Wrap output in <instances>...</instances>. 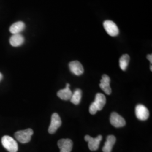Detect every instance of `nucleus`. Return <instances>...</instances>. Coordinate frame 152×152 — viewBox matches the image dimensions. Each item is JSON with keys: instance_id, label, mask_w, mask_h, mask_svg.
<instances>
[{"instance_id": "1", "label": "nucleus", "mask_w": 152, "mask_h": 152, "mask_svg": "<svg viewBox=\"0 0 152 152\" xmlns=\"http://www.w3.org/2000/svg\"><path fill=\"white\" fill-rule=\"evenodd\" d=\"M106 103V98L102 93H98L95 96V101L91 104L89 112L91 114H95L98 111L102 110Z\"/></svg>"}, {"instance_id": "2", "label": "nucleus", "mask_w": 152, "mask_h": 152, "mask_svg": "<svg viewBox=\"0 0 152 152\" xmlns=\"http://www.w3.org/2000/svg\"><path fill=\"white\" fill-rule=\"evenodd\" d=\"M3 147L9 152H17L18 150V143L11 136L5 135L1 139Z\"/></svg>"}, {"instance_id": "3", "label": "nucleus", "mask_w": 152, "mask_h": 152, "mask_svg": "<svg viewBox=\"0 0 152 152\" xmlns=\"http://www.w3.org/2000/svg\"><path fill=\"white\" fill-rule=\"evenodd\" d=\"M33 134V131L31 129H27L24 130L18 131L15 133V137L17 140L25 144L29 142Z\"/></svg>"}, {"instance_id": "4", "label": "nucleus", "mask_w": 152, "mask_h": 152, "mask_svg": "<svg viewBox=\"0 0 152 152\" xmlns=\"http://www.w3.org/2000/svg\"><path fill=\"white\" fill-rule=\"evenodd\" d=\"M103 26L105 31L109 36L115 37L119 34V29L114 22L112 20H105L103 23Z\"/></svg>"}, {"instance_id": "5", "label": "nucleus", "mask_w": 152, "mask_h": 152, "mask_svg": "<svg viewBox=\"0 0 152 152\" xmlns=\"http://www.w3.org/2000/svg\"><path fill=\"white\" fill-rule=\"evenodd\" d=\"M61 125V120L59 114L56 113H54L52 114L51 124L49 126V133L53 134L56 132L57 130L60 127Z\"/></svg>"}, {"instance_id": "6", "label": "nucleus", "mask_w": 152, "mask_h": 152, "mask_svg": "<svg viewBox=\"0 0 152 152\" xmlns=\"http://www.w3.org/2000/svg\"><path fill=\"white\" fill-rule=\"evenodd\" d=\"M85 141L88 142V146L90 151H95L98 150L100 141L102 140V136L99 135L95 138L92 137L89 135H86L85 137Z\"/></svg>"}, {"instance_id": "7", "label": "nucleus", "mask_w": 152, "mask_h": 152, "mask_svg": "<svg viewBox=\"0 0 152 152\" xmlns=\"http://www.w3.org/2000/svg\"><path fill=\"white\" fill-rule=\"evenodd\" d=\"M110 122L115 127H124L126 125L125 119L116 112H113L110 116Z\"/></svg>"}, {"instance_id": "8", "label": "nucleus", "mask_w": 152, "mask_h": 152, "mask_svg": "<svg viewBox=\"0 0 152 152\" xmlns=\"http://www.w3.org/2000/svg\"><path fill=\"white\" fill-rule=\"evenodd\" d=\"M136 117L141 121L147 120L149 116V112L147 107L142 104H139L135 108Z\"/></svg>"}, {"instance_id": "9", "label": "nucleus", "mask_w": 152, "mask_h": 152, "mask_svg": "<svg viewBox=\"0 0 152 152\" xmlns=\"http://www.w3.org/2000/svg\"><path fill=\"white\" fill-rule=\"evenodd\" d=\"M60 152H71L73 148V142L69 139H62L58 142Z\"/></svg>"}, {"instance_id": "10", "label": "nucleus", "mask_w": 152, "mask_h": 152, "mask_svg": "<svg viewBox=\"0 0 152 152\" xmlns=\"http://www.w3.org/2000/svg\"><path fill=\"white\" fill-rule=\"evenodd\" d=\"M69 68L72 73L76 76H80L83 73V67L78 61H73L69 64Z\"/></svg>"}, {"instance_id": "11", "label": "nucleus", "mask_w": 152, "mask_h": 152, "mask_svg": "<svg viewBox=\"0 0 152 152\" xmlns=\"http://www.w3.org/2000/svg\"><path fill=\"white\" fill-rule=\"evenodd\" d=\"M110 79L109 77L107 75H104L102 76V78L99 85L100 87L107 95H110L112 92V89L110 86Z\"/></svg>"}, {"instance_id": "12", "label": "nucleus", "mask_w": 152, "mask_h": 152, "mask_svg": "<svg viewBox=\"0 0 152 152\" xmlns=\"http://www.w3.org/2000/svg\"><path fill=\"white\" fill-rule=\"evenodd\" d=\"M69 87H70V85L69 83H66L65 88L61 89L57 93L58 96L64 100H70L71 96L72 95V92L71 89L69 88Z\"/></svg>"}, {"instance_id": "13", "label": "nucleus", "mask_w": 152, "mask_h": 152, "mask_svg": "<svg viewBox=\"0 0 152 152\" xmlns=\"http://www.w3.org/2000/svg\"><path fill=\"white\" fill-rule=\"evenodd\" d=\"M116 141V138L113 135H109L104 144L102 151L103 152H111Z\"/></svg>"}, {"instance_id": "14", "label": "nucleus", "mask_w": 152, "mask_h": 152, "mask_svg": "<svg viewBox=\"0 0 152 152\" xmlns=\"http://www.w3.org/2000/svg\"><path fill=\"white\" fill-rule=\"evenodd\" d=\"M24 42V38L21 34H13L10 38V43L12 46L18 47L22 45Z\"/></svg>"}, {"instance_id": "15", "label": "nucleus", "mask_w": 152, "mask_h": 152, "mask_svg": "<svg viewBox=\"0 0 152 152\" xmlns=\"http://www.w3.org/2000/svg\"><path fill=\"white\" fill-rule=\"evenodd\" d=\"M26 25L23 22H17L11 25L10 28V32L13 34H18L22 32L25 29Z\"/></svg>"}, {"instance_id": "16", "label": "nucleus", "mask_w": 152, "mask_h": 152, "mask_svg": "<svg viewBox=\"0 0 152 152\" xmlns=\"http://www.w3.org/2000/svg\"><path fill=\"white\" fill-rule=\"evenodd\" d=\"M81 98V90L78 88V89H76L73 93H72V95L70 99V100L72 103L75 105H78L80 103Z\"/></svg>"}, {"instance_id": "17", "label": "nucleus", "mask_w": 152, "mask_h": 152, "mask_svg": "<svg viewBox=\"0 0 152 152\" xmlns=\"http://www.w3.org/2000/svg\"><path fill=\"white\" fill-rule=\"evenodd\" d=\"M130 61V56L129 55H123L120 58L119 64L121 69L122 71H126Z\"/></svg>"}, {"instance_id": "18", "label": "nucleus", "mask_w": 152, "mask_h": 152, "mask_svg": "<svg viewBox=\"0 0 152 152\" xmlns=\"http://www.w3.org/2000/svg\"><path fill=\"white\" fill-rule=\"evenodd\" d=\"M147 59L149 60L150 63L152 64V54H149L147 55Z\"/></svg>"}, {"instance_id": "19", "label": "nucleus", "mask_w": 152, "mask_h": 152, "mask_svg": "<svg viewBox=\"0 0 152 152\" xmlns=\"http://www.w3.org/2000/svg\"><path fill=\"white\" fill-rule=\"evenodd\" d=\"M2 78H3V76H2V75L1 74V73H0V81L2 80Z\"/></svg>"}]
</instances>
